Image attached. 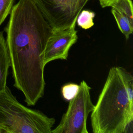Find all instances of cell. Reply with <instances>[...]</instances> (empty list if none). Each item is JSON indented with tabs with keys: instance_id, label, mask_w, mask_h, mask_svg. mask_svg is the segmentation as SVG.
Returning a JSON list of instances; mask_svg holds the SVG:
<instances>
[{
	"instance_id": "7a4b0ae2",
	"label": "cell",
	"mask_w": 133,
	"mask_h": 133,
	"mask_svg": "<svg viewBox=\"0 0 133 133\" xmlns=\"http://www.w3.org/2000/svg\"><path fill=\"white\" fill-rule=\"evenodd\" d=\"M131 74L121 66L112 67L91 112V125L94 133H124L133 121V103L127 94Z\"/></svg>"
},
{
	"instance_id": "ba28073f",
	"label": "cell",
	"mask_w": 133,
	"mask_h": 133,
	"mask_svg": "<svg viewBox=\"0 0 133 133\" xmlns=\"http://www.w3.org/2000/svg\"><path fill=\"white\" fill-rule=\"evenodd\" d=\"M111 12L116 21L118 27L121 32L124 35L126 40L129 38L132 33L133 23H131L127 17L112 8Z\"/></svg>"
},
{
	"instance_id": "8992f818",
	"label": "cell",
	"mask_w": 133,
	"mask_h": 133,
	"mask_svg": "<svg viewBox=\"0 0 133 133\" xmlns=\"http://www.w3.org/2000/svg\"><path fill=\"white\" fill-rule=\"evenodd\" d=\"M75 25L76 22L64 30H52L44 52V63L45 65L55 60L67 59L70 48L78 38Z\"/></svg>"
},
{
	"instance_id": "8fae6325",
	"label": "cell",
	"mask_w": 133,
	"mask_h": 133,
	"mask_svg": "<svg viewBox=\"0 0 133 133\" xmlns=\"http://www.w3.org/2000/svg\"><path fill=\"white\" fill-rule=\"evenodd\" d=\"M78 90L79 85L75 83H68L62 87L61 94L64 99L69 101L76 95Z\"/></svg>"
},
{
	"instance_id": "6da1fadb",
	"label": "cell",
	"mask_w": 133,
	"mask_h": 133,
	"mask_svg": "<svg viewBox=\"0 0 133 133\" xmlns=\"http://www.w3.org/2000/svg\"><path fill=\"white\" fill-rule=\"evenodd\" d=\"M9 14L4 31L14 85L34 105L44 94V52L52 29L34 0H19Z\"/></svg>"
},
{
	"instance_id": "4fadbf2b",
	"label": "cell",
	"mask_w": 133,
	"mask_h": 133,
	"mask_svg": "<svg viewBox=\"0 0 133 133\" xmlns=\"http://www.w3.org/2000/svg\"><path fill=\"white\" fill-rule=\"evenodd\" d=\"M100 4L102 8H105L110 6L114 0H99Z\"/></svg>"
},
{
	"instance_id": "5b68a950",
	"label": "cell",
	"mask_w": 133,
	"mask_h": 133,
	"mask_svg": "<svg viewBox=\"0 0 133 133\" xmlns=\"http://www.w3.org/2000/svg\"><path fill=\"white\" fill-rule=\"evenodd\" d=\"M53 30H64L76 22L88 0H34Z\"/></svg>"
},
{
	"instance_id": "30bf717a",
	"label": "cell",
	"mask_w": 133,
	"mask_h": 133,
	"mask_svg": "<svg viewBox=\"0 0 133 133\" xmlns=\"http://www.w3.org/2000/svg\"><path fill=\"white\" fill-rule=\"evenodd\" d=\"M95 16V14L94 12L84 10L81 11L78 15L76 22L82 29L85 30L89 29L94 24L93 19Z\"/></svg>"
},
{
	"instance_id": "7c38bea8",
	"label": "cell",
	"mask_w": 133,
	"mask_h": 133,
	"mask_svg": "<svg viewBox=\"0 0 133 133\" xmlns=\"http://www.w3.org/2000/svg\"><path fill=\"white\" fill-rule=\"evenodd\" d=\"M14 0H0V25L10 14Z\"/></svg>"
},
{
	"instance_id": "277c9868",
	"label": "cell",
	"mask_w": 133,
	"mask_h": 133,
	"mask_svg": "<svg viewBox=\"0 0 133 133\" xmlns=\"http://www.w3.org/2000/svg\"><path fill=\"white\" fill-rule=\"evenodd\" d=\"M91 87L85 81L79 85L76 95L70 101L59 124L51 133H88L87 120L94 109L90 94Z\"/></svg>"
},
{
	"instance_id": "52a82bcc",
	"label": "cell",
	"mask_w": 133,
	"mask_h": 133,
	"mask_svg": "<svg viewBox=\"0 0 133 133\" xmlns=\"http://www.w3.org/2000/svg\"><path fill=\"white\" fill-rule=\"evenodd\" d=\"M10 66V58L6 41L3 32H0V92L7 86L8 70Z\"/></svg>"
},
{
	"instance_id": "9c48e42d",
	"label": "cell",
	"mask_w": 133,
	"mask_h": 133,
	"mask_svg": "<svg viewBox=\"0 0 133 133\" xmlns=\"http://www.w3.org/2000/svg\"><path fill=\"white\" fill-rule=\"evenodd\" d=\"M110 6L127 17L130 22L133 23L131 0H114Z\"/></svg>"
},
{
	"instance_id": "3957f363",
	"label": "cell",
	"mask_w": 133,
	"mask_h": 133,
	"mask_svg": "<svg viewBox=\"0 0 133 133\" xmlns=\"http://www.w3.org/2000/svg\"><path fill=\"white\" fill-rule=\"evenodd\" d=\"M55 119L28 108L6 86L0 92V127L5 133H51Z\"/></svg>"
}]
</instances>
